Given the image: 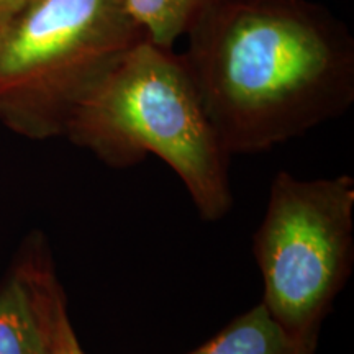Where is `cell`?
Returning <instances> with one entry per match:
<instances>
[{
  "mask_svg": "<svg viewBox=\"0 0 354 354\" xmlns=\"http://www.w3.org/2000/svg\"><path fill=\"white\" fill-rule=\"evenodd\" d=\"M253 253L263 276L261 304L284 328L317 348L318 333L354 261V179L304 180L279 171Z\"/></svg>",
  "mask_w": 354,
  "mask_h": 354,
  "instance_id": "obj_4",
  "label": "cell"
},
{
  "mask_svg": "<svg viewBox=\"0 0 354 354\" xmlns=\"http://www.w3.org/2000/svg\"><path fill=\"white\" fill-rule=\"evenodd\" d=\"M218 2L221 0H123L143 37L167 50Z\"/></svg>",
  "mask_w": 354,
  "mask_h": 354,
  "instance_id": "obj_8",
  "label": "cell"
},
{
  "mask_svg": "<svg viewBox=\"0 0 354 354\" xmlns=\"http://www.w3.org/2000/svg\"><path fill=\"white\" fill-rule=\"evenodd\" d=\"M141 39L123 0H30L0 21V123L30 140L64 136L84 95Z\"/></svg>",
  "mask_w": 354,
  "mask_h": 354,
  "instance_id": "obj_3",
  "label": "cell"
},
{
  "mask_svg": "<svg viewBox=\"0 0 354 354\" xmlns=\"http://www.w3.org/2000/svg\"><path fill=\"white\" fill-rule=\"evenodd\" d=\"M64 136L112 167L148 154L183 180L203 220L232 210L230 154L212 125L183 55L141 39L71 115Z\"/></svg>",
  "mask_w": 354,
  "mask_h": 354,
  "instance_id": "obj_2",
  "label": "cell"
},
{
  "mask_svg": "<svg viewBox=\"0 0 354 354\" xmlns=\"http://www.w3.org/2000/svg\"><path fill=\"white\" fill-rule=\"evenodd\" d=\"M19 256L24 261L41 304L56 354H86L71 323L68 302L57 279L48 243L35 233L21 246Z\"/></svg>",
  "mask_w": 354,
  "mask_h": 354,
  "instance_id": "obj_7",
  "label": "cell"
},
{
  "mask_svg": "<svg viewBox=\"0 0 354 354\" xmlns=\"http://www.w3.org/2000/svg\"><path fill=\"white\" fill-rule=\"evenodd\" d=\"M183 55L230 154L272 149L348 112L354 39L310 0H221Z\"/></svg>",
  "mask_w": 354,
  "mask_h": 354,
  "instance_id": "obj_1",
  "label": "cell"
},
{
  "mask_svg": "<svg viewBox=\"0 0 354 354\" xmlns=\"http://www.w3.org/2000/svg\"><path fill=\"white\" fill-rule=\"evenodd\" d=\"M313 351L315 346L290 335L263 304H258L187 354H313Z\"/></svg>",
  "mask_w": 354,
  "mask_h": 354,
  "instance_id": "obj_6",
  "label": "cell"
},
{
  "mask_svg": "<svg viewBox=\"0 0 354 354\" xmlns=\"http://www.w3.org/2000/svg\"><path fill=\"white\" fill-rule=\"evenodd\" d=\"M0 354H56L32 277L19 256L0 284Z\"/></svg>",
  "mask_w": 354,
  "mask_h": 354,
  "instance_id": "obj_5",
  "label": "cell"
},
{
  "mask_svg": "<svg viewBox=\"0 0 354 354\" xmlns=\"http://www.w3.org/2000/svg\"><path fill=\"white\" fill-rule=\"evenodd\" d=\"M28 2L30 0H0V21L6 20L7 17H10L13 12H17Z\"/></svg>",
  "mask_w": 354,
  "mask_h": 354,
  "instance_id": "obj_9",
  "label": "cell"
}]
</instances>
